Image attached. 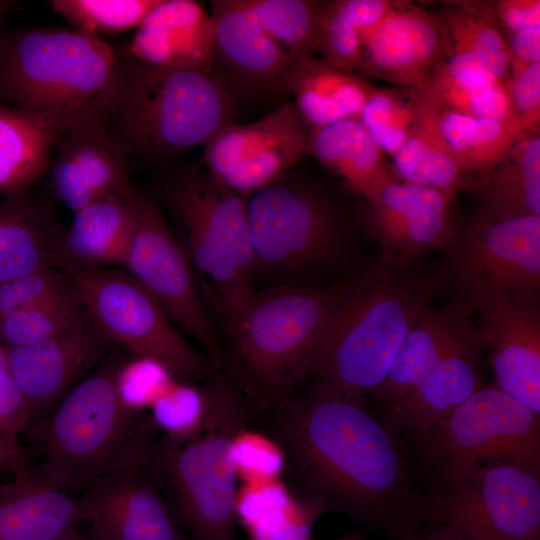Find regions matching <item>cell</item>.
<instances>
[{
    "label": "cell",
    "instance_id": "6da1fadb",
    "mask_svg": "<svg viewBox=\"0 0 540 540\" xmlns=\"http://www.w3.org/2000/svg\"><path fill=\"white\" fill-rule=\"evenodd\" d=\"M257 416L285 452L293 490L326 513L392 540L427 522L430 497L414 490L395 437L364 396L317 380Z\"/></svg>",
    "mask_w": 540,
    "mask_h": 540
},
{
    "label": "cell",
    "instance_id": "7a4b0ae2",
    "mask_svg": "<svg viewBox=\"0 0 540 540\" xmlns=\"http://www.w3.org/2000/svg\"><path fill=\"white\" fill-rule=\"evenodd\" d=\"M356 275L334 284H282L254 291L222 329L226 373L252 418L268 411L310 376L319 344ZM222 372V373H223Z\"/></svg>",
    "mask_w": 540,
    "mask_h": 540
},
{
    "label": "cell",
    "instance_id": "3957f363",
    "mask_svg": "<svg viewBox=\"0 0 540 540\" xmlns=\"http://www.w3.org/2000/svg\"><path fill=\"white\" fill-rule=\"evenodd\" d=\"M122 57L70 27H23L0 35V103L30 111L59 137L106 121Z\"/></svg>",
    "mask_w": 540,
    "mask_h": 540
},
{
    "label": "cell",
    "instance_id": "277c9868",
    "mask_svg": "<svg viewBox=\"0 0 540 540\" xmlns=\"http://www.w3.org/2000/svg\"><path fill=\"white\" fill-rule=\"evenodd\" d=\"M442 291L440 276L382 256L357 276L336 310L310 375L349 396L377 388L408 333Z\"/></svg>",
    "mask_w": 540,
    "mask_h": 540
},
{
    "label": "cell",
    "instance_id": "5b68a950",
    "mask_svg": "<svg viewBox=\"0 0 540 540\" xmlns=\"http://www.w3.org/2000/svg\"><path fill=\"white\" fill-rule=\"evenodd\" d=\"M123 358L105 354L39 423L29 427L47 484L71 496L96 478L123 468L145 467L158 430L145 414L121 401L115 375Z\"/></svg>",
    "mask_w": 540,
    "mask_h": 540
},
{
    "label": "cell",
    "instance_id": "8992f818",
    "mask_svg": "<svg viewBox=\"0 0 540 540\" xmlns=\"http://www.w3.org/2000/svg\"><path fill=\"white\" fill-rule=\"evenodd\" d=\"M121 57L106 124L127 157L164 160L206 143L231 123L233 94L214 71L157 67Z\"/></svg>",
    "mask_w": 540,
    "mask_h": 540
},
{
    "label": "cell",
    "instance_id": "52a82bcc",
    "mask_svg": "<svg viewBox=\"0 0 540 540\" xmlns=\"http://www.w3.org/2000/svg\"><path fill=\"white\" fill-rule=\"evenodd\" d=\"M212 386L213 407L203 429L180 441L157 438L145 468L190 540H235L238 479L232 445L252 412L226 373Z\"/></svg>",
    "mask_w": 540,
    "mask_h": 540
},
{
    "label": "cell",
    "instance_id": "ba28073f",
    "mask_svg": "<svg viewBox=\"0 0 540 540\" xmlns=\"http://www.w3.org/2000/svg\"><path fill=\"white\" fill-rule=\"evenodd\" d=\"M161 197L177 225L205 306L222 329L255 291L247 198L199 169L166 179Z\"/></svg>",
    "mask_w": 540,
    "mask_h": 540
},
{
    "label": "cell",
    "instance_id": "9c48e42d",
    "mask_svg": "<svg viewBox=\"0 0 540 540\" xmlns=\"http://www.w3.org/2000/svg\"><path fill=\"white\" fill-rule=\"evenodd\" d=\"M411 438L415 456L435 483V493L488 463L540 468V415L496 386L478 389Z\"/></svg>",
    "mask_w": 540,
    "mask_h": 540
},
{
    "label": "cell",
    "instance_id": "30bf717a",
    "mask_svg": "<svg viewBox=\"0 0 540 540\" xmlns=\"http://www.w3.org/2000/svg\"><path fill=\"white\" fill-rule=\"evenodd\" d=\"M256 275L300 284L343 263L349 232L336 207L313 185L287 172L247 198Z\"/></svg>",
    "mask_w": 540,
    "mask_h": 540
},
{
    "label": "cell",
    "instance_id": "8fae6325",
    "mask_svg": "<svg viewBox=\"0 0 540 540\" xmlns=\"http://www.w3.org/2000/svg\"><path fill=\"white\" fill-rule=\"evenodd\" d=\"M445 251L443 290L463 316L494 303L539 305L540 216L499 218L482 207Z\"/></svg>",
    "mask_w": 540,
    "mask_h": 540
},
{
    "label": "cell",
    "instance_id": "7c38bea8",
    "mask_svg": "<svg viewBox=\"0 0 540 540\" xmlns=\"http://www.w3.org/2000/svg\"><path fill=\"white\" fill-rule=\"evenodd\" d=\"M63 269L73 277L88 316L108 342L121 345L130 356L157 359L189 380L209 383L217 376L205 354L175 329L125 269Z\"/></svg>",
    "mask_w": 540,
    "mask_h": 540
},
{
    "label": "cell",
    "instance_id": "4fadbf2b",
    "mask_svg": "<svg viewBox=\"0 0 540 540\" xmlns=\"http://www.w3.org/2000/svg\"><path fill=\"white\" fill-rule=\"evenodd\" d=\"M123 268L150 294L172 324L203 347L216 375L226 368V353L205 306L189 257L158 205L138 191L133 230Z\"/></svg>",
    "mask_w": 540,
    "mask_h": 540
},
{
    "label": "cell",
    "instance_id": "5bb4252c",
    "mask_svg": "<svg viewBox=\"0 0 540 540\" xmlns=\"http://www.w3.org/2000/svg\"><path fill=\"white\" fill-rule=\"evenodd\" d=\"M427 522L469 540H540V468L494 462L430 496Z\"/></svg>",
    "mask_w": 540,
    "mask_h": 540
},
{
    "label": "cell",
    "instance_id": "9a60e30c",
    "mask_svg": "<svg viewBox=\"0 0 540 540\" xmlns=\"http://www.w3.org/2000/svg\"><path fill=\"white\" fill-rule=\"evenodd\" d=\"M309 129L293 102L253 123L225 125L205 143L207 172L248 198L281 178L301 159Z\"/></svg>",
    "mask_w": 540,
    "mask_h": 540
},
{
    "label": "cell",
    "instance_id": "2e32d148",
    "mask_svg": "<svg viewBox=\"0 0 540 540\" xmlns=\"http://www.w3.org/2000/svg\"><path fill=\"white\" fill-rule=\"evenodd\" d=\"M81 524L95 540H190L154 477L127 467L93 480L77 497Z\"/></svg>",
    "mask_w": 540,
    "mask_h": 540
},
{
    "label": "cell",
    "instance_id": "e0dca14e",
    "mask_svg": "<svg viewBox=\"0 0 540 540\" xmlns=\"http://www.w3.org/2000/svg\"><path fill=\"white\" fill-rule=\"evenodd\" d=\"M109 343L87 314L41 341L5 346L11 374L29 413L28 428L42 421L100 363Z\"/></svg>",
    "mask_w": 540,
    "mask_h": 540
},
{
    "label": "cell",
    "instance_id": "ac0fdd59",
    "mask_svg": "<svg viewBox=\"0 0 540 540\" xmlns=\"http://www.w3.org/2000/svg\"><path fill=\"white\" fill-rule=\"evenodd\" d=\"M454 196L393 179L365 200L364 224L383 257L411 262L449 246L457 227L451 215Z\"/></svg>",
    "mask_w": 540,
    "mask_h": 540
},
{
    "label": "cell",
    "instance_id": "d6986e66",
    "mask_svg": "<svg viewBox=\"0 0 540 540\" xmlns=\"http://www.w3.org/2000/svg\"><path fill=\"white\" fill-rule=\"evenodd\" d=\"M447 47L436 13L407 1L393 6L364 40L360 74L419 90Z\"/></svg>",
    "mask_w": 540,
    "mask_h": 540
},
{
    "label": "cell",
    "instance_id": "ffe728a7",
    "mask_svg": "<svg viewBox=\"0 0 540 540\" xmlns=\"http://www.w3.org/2000/svg\"><path fill=\"white\" fill-rule=\"evenodd\" d=\"M47 173L54 198L73 213L97 201L128 197L137 191L127 155L112 139L106 121L60 137Z\"/></svg>",
    "mask_w": 540,
    "mask_h": 540
},
{
    "label": "cell",
    "instance_id": "44dd1931",
    "mask_svg": "<svg viewBox=\"0 0 540 540\" xmlns=\"http://www.w3.org/2000/svg\"><path fill=\"white\" fill-rule=\"evenodd\" d=\"M120 54L151 66L214 71L215 30L203 6L192 0H159Z\"/></svg>",
    "mask_w": 540,
    "mask_h": 540
},
{
    "label": "cell",
    "instance_id": "7402d4cb",
    "mask_svg": "<svg viewBox=\"0 0 540 540\" xmlns=\"http://www.w3.org/2000/svg\"><path fill=\"white\" fill-rule=\"evenodd\" d=\"M481 331L472 326L389 414L379 418L396 438L426 431L464 402L481 384Z\"/></svg>",
    "mask_w": 540,
    "mask_h": 540
},
{
    "label": "cell",
    "instance_id": "603a6c76",
    "mask_svg": "<svg viewBox=\"0 0 540 540\" xmlns=\"http://www.w3.org/2000/svg\"><path fill=\"white\" fill-rule=\"evenodd\" d=\"M496 387L540 415V309L513 303L481 308Z\"/></svg>",
    "mask_w": 540,
    "mask_h": 540
},
{
    "label": "cell",
    "instance_id": "cb8c5ba5",
    "mask_svg": "<svg viewBox=\"0 0 540 540\" xmlns=\"http://www.w3.org/2000/svg\"><path fill=\"white\" fill-rule=\"evenodd\" d=\"M65 227L49 198L30 193L0 201V283L62 268Z\"/></svg>",
    "mask_w": 540,
    "mask_h": 540
},
{
    "label": "cell",
    "instance_id": "d4e9b609",
    "mask_svg": "<svg viewBox=\"0 0 540 540\" xmlns=\"http://www.w3.org/2000/svg\"><path fill=\"white\" fill-rule=\"evenodd\" d=\"M0 486V540H57L81 525L77 498L46 482L31 461Z\"/></svg>",
    "mask_w": 540,
    "mask_h": 540
},
{
    "label": "cell",
    "instance_id": "484cf974",
    "mask_svg": "<svg viewBox=\"0 0 540 540\" xmlns=\"http://www.w3.org/2000/svg\"><path fill=\"white\" fill-rule=\"evenodd\" d=\"M217 60L247 84L280 88L292 61L263 30L245 0L211 1Z\"/></svg>",
    "mask_w": 540,
    "mask_h": 540
},
{
    "label": "cell",
    "instance_id": "4316f807",
    "mask_svg": "<svg viewBox=\"0 0 540 540\" xmlns=\"http://www.w3.org/2000/svg\"><path fill=\"white\" fill-rule=\"evenodd\" d=\"M471 326L454 307L426 309L401 344L385 380L369 392L381 412L379 418L394 410Z\"/></svg>",
    "mask_w": 540,
    "mask_h": 540
},
{
    "label": "cell",
    "instance_id": "83f0119b",
    "mask_svg": "<svg viewBox=\"0 0 540 540\" xmlns=\"http://www.w3.org/2000/svg\"><path fill=\"white\" fill-rule=\"evenodd\" d=\"M375 88L363 75L314 55L294 61L281 85L309 128L358 119Z\"/></svg>",
    "mask_w": 540,
    "mask_h": 540
},
{
    "label": "cell",
    "instance_id": "f1b7e54d",
    "mask_svg": "<svg viewBox=\"0 0 540 540\" xmlns=\"http://www.w3.org/2000/svg\"><path fill=\"white\" fill-rule=\"evenodd\" d=\"M112 197L76 211L63 237V266L78 270L123 267L133 230V204Z\"/></svg>",
    "mask_w": 540,
    "mask_h": 540
},
{
    "label": "cell",
    "instance_id": "f546056e",
    "mask_svg": "<svg viewBox=\"0 0 540 540\" xmlns=\"http://www.w3.org/2000/svg\"><path fill=\"white\" fill-rule=\"evenodd\" d=\"M416 92L438 107L466 116L518 119L511 107L507 83L466 54L446 50Z\"/></svg>",
    "mask_w": 540,
    "mask_h": 540
},
{
    "label": "cell",
    "instance_id": "4dcf8cb0",
    "mask_svg": "<svg viewBox=\"0 0 540 540\" xmlns=\"http://www.w3.org/2000/svg\"><path fill=\"white\" fill-rule=\"evenodd\" d=\"M235 513L248 540H312L313 526L326 511L281 478L238 485Z\"/></svg>",
    "mask_w": 540,
    "mask_h": 540
},
{
    "label": "cell",
    "instance_id": "1f68e13d",
    "mask_svg": "<svg viewBox=\"0 0 540 540\" xmlns=\"http://www.w3.org/2000/svg\"><path fill=\"white\" fill-rule=\"evenodd\" d=\"M306 152L365 200L384 183L397 179L384 153L358 119L310 128Z\"/></svg>",
    "mask_w": 540,
    "mask_h": 540
},
{
    "label": "cell",
    "instance_id": "d6a6232c",
    "mask_svg": "<svg viewBox=\"0 0 540 540\" xmlns=\"http://www.w3.org/2000/svg\"><path fill=\"white\" fill-rule=\"evenodd\" d=\"M59 138L40 116L0 103V195L3 198L29 193L48 172Z\"/></svg>",
    "mask_w": 540,
    "mask_h": 540
},
{
    "label": "cell",
    "instance_id": "836d02e7",
    "mask_svg": "<svg viewBox=\"0 0 540 540\" xmlns=\"http://www.w3.org/2000/svg\"><path fill=\"white\" fill-rule=\"evenodd\" d=\"M421 97L429 104L439 134L465 176L478 173L486 177L520 139L537 132L518 119L474 118Z\"/></svg>",
    "mask_w": 540,
    "mask_h": 540
},
{
    "label": "cell",
    "instance_id": "e575fe53",
    "mask_svg": "<svg viewBox=\"0 0 540 540\" xmlns=\"http://www.w3.org/2000/svg\"><path fill=\"white\" fill-rule=\"evenodd\" d=\"M483 208L499 218L540 216L539 131L520 139L483 183Z\"/></svg>",
    "mask_w": 540,
    "mask_h": 540
},
{
    "label": "cell",
    "instance_id": "d590c367",
    "mask_svg": "<svg viewBox=\"0 0 540 540\" xmlns=\"http://www.w3.org/2000/svg\"><path fill=\"white\" fill-rule=\"evenodd\" d=\"M413 129L393 157V171L403 182L456 194L465 175L446 147L429 104L416 92Z\"/></svg>",
    "mask_w": 540,
    "mask_h": 540
},
{
    "label": "cell",
    "instance_id": "8d00e7d4",
    "mask_svg": "<svg viewBox=\"0 0 540 540\" xmlns=\"http://www.w3.org/2000/svg\"><path fill=\"white\" fill-rule=\"evenodd\" d=\"M394 0H337L321 4L317 52L331 64L360 74L364 40Z\"/></svg>",
    "mask_w": 540,
    "mask_h": 540
},
{
    "label": "cell",
    "instance_id": "74e56055",
    "mask_svg": "<svg viewBox=\"0 0 540 540\" xmlns=\"http://www.w3.org/2000/svg\"><path fill=\"white\" fill-rule=\"evenodd\" d=\"M436 15L445 32L446 50L472 56L493 76L508 83L510 54L490 2H455Z\"/></svg>",
    "mask_w": 540,
    "mask_h": 540
},
{
    "label": "cell",
    "instance_id": "f35d334b",
    "mask_svg": "<svg viewBox=\"0 0 540 540\" xmlns=\"http://www.w3.org/2000/svg\"><path fill=\"white\" fill-rule=\"evenodd\" d=\"M263 30L294 62L318 50L321 3L245 0Z\"/></svg>",
    "mask_w": 540,
    "mask_h": 540
},
{
    "label": "cell",
    "instance_id": "ab89813d",
    "mask_svg": "<svg viewBox=\"0 0 540 540\" xmlns=\"http://www.w3.org/2000/svg\"><path fill=\"white\" fill-rule=\"evenodd\" d=\"M212 381L200 383L174 377L152 401L145 415L168 439L180 441L197 434L207 424L213 407Z\"/></svg>",
    "mask_w": 540,
    "mask_h": 540
},
{
    "label": "cell",
    "instance_id": "60d3db41",
    "mask_svg": "<svg viewBox=\"0 0 540 540\" xmlns=\"http://www.w3.org/2000/svg\"><path fill=\"white\" fill-rule=\"evenodd\" d=\"M87 315L76 285L0 320L7 347L35 343L68 328Z\"/></svg>",
    "mask_w": 540,
    "mask_h": 540
},
{
    "label": "cell",
    "instance_id": "b9f144b4",
    "mask_svg": "<svg viewBox=\"0 0 540 540\" xmlns=\"http://www.w3.org/2000/svg\"><path fill=\"white\" fill-rule=\"evenodd\" d=\"M159 0H52L70 28L101 38L137 29Z\"/></svg>",
    "mask_w": 540,
    "mask_h": 540
},
{
    "label": "cell",
    "instance_id": "7bdbcfd3",
    "mask_svg": "<svg viewBox=\"0 0 540 540\" xmlns=\"http://www.w3.org/2000/svg\"><path fill=\"white\" fill-rule=\"evenodd\" d=\"M416 112L413 90L376 87L366 100L358 120L384 155L393 158L413 129Z\"/></svg>",
    "mask_w": 540,
    "mask_h": 540
},
{
    "label": "cell",
    "instance_id": "ee69618b",
    "mask_svg": "<svg viewBox=\"0 0 540 540\" xmlns=\"http://www.w3.org/2000/svg\"><path fill=\"white\" fill-rule=\"evenodd\" d=\"M249 424L239 430L232 445L238 481L242 483L281 479L286 471L284 450L267 433L250 428Z\"/></svg>",
    "mask_w": 540,
    "mask_h": 540
},
{
    "label": "cell",
    "instance_id": "f6af8a7d",
    "mask_svg": "<svg viewBox=\"0 0 540 540\" xmlns=\"http://www.w3.org/2000/svg\"><path fill=\"white\" fill-rule=\"evenodd\" d=\"M175 376L179 375L157 359L130 356L118 366L115 384L126 408L146 414L155 397Z\"/></svg>",
    "mask_w": 540,
    "mask_h": 540
},
{
    "label": "cell",
    "instance_id": "bcb514c9",
    "mask_svg": "<svg viewBox=\"0 0 540 540\" xmlns=\"http://www.w3.org/2000/svg\"><path fill=\"white\" fill-rule=\"evenodd\" d=\"M75 286L63 268L34 272L0 283V320Z\"/></svg>",
    "mask_w": 540,
    "mask_h": 540
},
{
    "label": "cell",
    "instance_id": "7dc6e473",
    "mask_svg": "<svg viewBox=\"0 0 540 540\" xmlns=\"http://www.w3.org/2000/svg\"><path fill=\"white\" fill-rule=\"evenodd\" d=\"M507 86L515 117L531 131H539L540 62L526 63L510 58Z\"/></svg>",
    "mask_w": 540,
    "mask_h": 540
},
{
    "label": "cell",
    "instance_id": "c3c4849f",
    "mask_svg": "<svg viewBox=\"0 0 540 540\" xmlns=\"http://www.w3.org/2000/svg\"><path fill=\"white\" fill-rule=\"evenodd\" d=\"M29 426V413L11 374L7 350L0 339V432L17 438Z\"/></svg>",
    "mask_w": 540,
    "mask_h": 540
},
{
    "label": "cell",
    "instance_id": "681fc988",
    "mask_svg": "<svg viewBox=\"0 0 540 540\" xmlns=\"http://www.w3.org/2000/svg\"><path fill=\"white\" fill-rule=\"evenodd\" d=\"M490 7L503 37L522 28L540 24L539 0H499L490 2Z\"/></svg>",
    "mask_w": 540,
    "mask_h": 540
},
{
    "label": "cell",
    "instance_id": "f907efd6",
    "mask_svg": "<svg viewBox=\"0 0 540 540\" xmlns=\"http://www.w3.org/2000/svg\"><path fill=\"white\" fill-rule=\"evenodd\" d=\"M510 58L526 62H540V24L531 25L504 37Z\"/></svg>",
    "mask_w": 540,
    "mask_h": 540
},
{
    "label": "cell",
    "instance_id": "816d5d0a",
    "mask_svg": "<svg viewBox=\"0 0 540 540\" xmlns=\"http://www.w3.org/2000/svg\"><path fill=\"white\" fill-rule=\"evenodd\" d=\"M31 460L29 449L21 446L18 439L0 432V473L12 472Z\"/></svg>",
    "mask_w": 540,
    "mask_h": 540
},
{
    "label": "cell",
    "instance_id": "f5cc1de1",
    "mask_svg": "<svg viewBox=\"0 0 540 540\" xmlns=\"http://www.w3.org/2000/svg\"><path fill=\"white\" fill-rule=\"evenodd\" d=\"M397 540H469L455 529L438 523L426 522Z\"/></svg>",
    "mask_w": 540,
    "mask_h": 540
},
{
    "label": "cell",
    "instance_id": "db71d44e",
    "mask_svg": "<svg viewBox=\"0 0 540 540\" xmlns=\"http://www.w3.org/2000/svg\"><path fill=\"white\" fill-rule=\"evenodd\" d=\"M57 540H95L89 533H82L76 528Z\"/></svg>",
    "mask_w": 540,
    "mask_h": 540
},
{
    "label": "cell",
    "instance_id": "11a10c76",
    "mask_svg": "<svg viewBox=\"0 0 540 540\" xmlns=\"http://www.w3.org/2000/svg\"><path fill=\"white\" fill-rule=\"evenodd\" d=\"M12 5V1L0 0V35L4 32L5 19Z\"/></svg>",
    "mask_w": 540,
    "mask_h": 540
},
{
    "label": "cell",
    "instance_id": "9f6ffc18",
    "mask_svg": "<svg viewBox=\"0 0 540 540\" xmlns=\"http://www.w3.org/2000/svg\"><path fill=\"white\" fill-rule=\"evenodd\" d=\"M334 540H366V538L358 532H352Z\"/></svg>",
    "mask_w": 540,
    "mask_h": 540
}]
</instances>
